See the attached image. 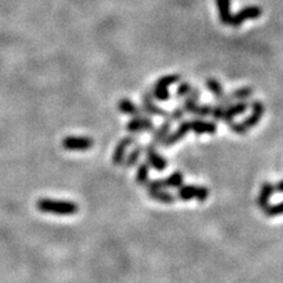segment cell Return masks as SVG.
<instances>
[{"label":"cell","mask_w":283,"mask_h":283,"mask_svg":"<svg viewBox=\"0 0 283 283\" xmlns=\"http://www.w3.org/2000/svg\"><path fill=\"white\" fill-rule=\"evenodd\" d=\"M216 6L218 9V15L220 20L224 25H229L230 20H232V2L230 0H216Z\"/></svg>","instance_id":"9a60e30c"},{"label":"cell","mask_w":283,"mask_h":283,"mask_svg":"<svg viewBox=\"0 0 283 283\" xmlns=\"http://www.w3.org/2000/svg\"><path fill=\"white\" fill-rule=\"evenodd\" d=\"M143 151H144L143 147H140V145H137V147L135 149H133V150L130 153H129L127 158L124 160V162H123L124 167L125 168H131V167H133V165H135L137 163V162H138L139 157H140L142 153H143Z\"/></svg>","instance_id":"603a6c76"},{"label":"cell","mask_w":283,"mask_h":283,"mask_svg":"<svg viewBox=\"0 0 283 283\" xmlns=\"http://www.w3.org/2000/svg\"><path fill=\"white\" fill-rule=\"evenodd\" d=\"M152 96L153 98L157 100H161V102H167L170 99V92L168 87H156L153 86L152 89Z\"/></svg>","instance_id":"4316f807"},{"label":"cell","mask_w":283,"mask_h":283,"mask_svg":"<svg viewBox=\"0 0 283 283\" xmlns=\"http://www.w3.org/2000/svg\"><path fill=\"white\" fill-rule=\"evenodd\" d=\"M177 195L182 201L196 200L198 202H205L209 197V190L204 187H197V185H182L179 188Z\"/></svg>","instance_id":"3957f363"},{"label":"cell","mask_w":283,"mask_h":283,"mask_svg":"<svg viewBox=\"0 0 283 283\" xmlns=\"http://www.w3.org/2000/svg\"><path fill=\"white\" fill-rule=\"evenodd\" d=\"M262 15V9L258 6H245L243 9L235 13L232 17L229 25L234 27H238L243 24L245 20H252V19H257Z\"/></svg>","instance_id":"5b68a950"},{"label":"cell","mask_w":283,"mask_h":283,"mask_svg":"<svg viewBox=\"0 0 283 283\" xmlns=\"http://www.w3.org/2000/svg\"><path fill=\"white\" fill-rule=\"evenodd\" d=\"M254 94V89L250 86H244V87H240L237 90L230 92V94L224 95L222 98L217 99L218 104L224 105V107H228L234 102H240V100H246Z\"/></svg>","instance_id":"8992f818"},{"label":"cell","mask_w":283,"mask_h":283,"mask_svg":"<svg viewBox=\"0 0 283 283\" xmlns=\"http://www.w3.org/2000/svg\"><path fill=\"white\" fill-rule=\"evenodd\" d=\"M211 111H213V105L210 104H201V105H196V108L193 109L192 112L190 115L198 117V118H204V117L211 116Z\"/></svg>","instance_id":"d4e9b609"},{"label":"cell","mask_w":283,"mask_h":283,"mask_svg":"<svg viewBox=\"0 0 283 283\" xmlns=\"http://www.w3.org/2000/svg\"><path fill=\"white\" fill-rule=\"evenodd\" d=\"M37 209L45 214H54V215L68 216L75 215L79 211L78 204L71 201H57L51 198H40L37 202Z\"/></svg>","instance_id":"6da1fadb"},{"label":"cell","mask_w":283,"mask_h":283,"mask_svg":"<svg viewBox=\"0 0 283 283\" xmlns=\"http://www.w3.org/2000/svg\"><path fill=\"white\" fill-rule=\"evenodd\" d=\"M171 122L170 120H165V122L161 125V127L157 129V130L153 132L152 139H151V145L156 147V145L163 144V142L167 139V137L169 136L170 130H171Z\"/></svg>","instance_id":"2e32d148"},{"label":"cell","mask_w":283,"mask_h":283,"mask_svg":"<svg viewBox=\"0 0 283 283\" xmlns=\"http://www.w3.org/2000/svg\"><path fill=\"white\" fill-rule=\"evenodd\" d=\"M145 153H147V161L151 167L157 170V171H164L165 168L168 167V162L163 156H161L153 145L149 144L147 149H145Z\"/></svg>","instance_id":"30bf717a"},{"label":"cell","mask_w":283,"mask_h":283,"mask_svg":"<svg viewBox=\"0 0 283 283\" xmlns=\"http://www.w3.org/2000/svg\"><path fill=\"white\" fill-rule=\"evenodd\" d=\"M136 142V138L132 136H128L124 137L123 139H120L118 142V144L116 145L115 151H113L112 155V164L115 165H120L123 164V162L125 160V153H127V149L132 145Z\"/></svg>","instance_id":"9c48e42d"},{"label":"cell","mask_w":283,"mask_h":283,"mask_svg":"<svg viewBox=\"0 0 283 283\" xmlns=\"http://www.w3.org/2000/svg\"><path fill=\"white\" fill-rule=\"evenodd\" d=\"M162 180H163L164 188H181L183 185V173L175 171L167 179Z\"/></svg>","instance_id":"ffe728a7"},{"label":"cell","mask_w":283,"mask_h":283,"mask_svg":"<svg viewBox=\"0 0 283 283\" xmlns=\"http://www.w3.org/2000/svg\"><path fill=\"white\" fill-rule=\"evenodd\" d=\"M264 111L266 108L263 103H262L261 100H254L252 103V115L246 117L244 120H242L240 123L232 122L228 124L230 130L234 133H237V135H244V133L248 132L250 129L256 127L262 117H263Z\"/></svg>","instance_id":"7a4b0ae2"},{"label":"cell","mask_w":283,"mask_h":283,"mask_svg":"<svg viewBox=\"0 0 283 283\" xmlns=\"http://www.w3.org/2000/svg\"><path fill=\"white\" fill-rule=\"evenodd\" d=\"M275 191H278V192H283V181L278 182V183L275 185Z\"/></svg>","instance_id":"4dcf8cb0"},{"label":"cell","mask_w":283,"mask_h":283,"mask_svg":"<svg viewBox=\"0 0 283 283\" xmlns=\"http://www.w3.org/2000/svg\"><path fill=\"white\" fill-rule=\"evenodd\" d=\"M201 98V90L197 87H192V90L190 91V94L185 97L183 104H182V108L185 111V113H191L193 109L196 108L198 100Z\"/></svg>","instance_id":"e0dca14e"},{"label":"cell","mask_w":283,"mask_h":283,"mask_svg":"<svg viewBox=\"0 0 283 283\" xmlns=\"http://www.w3.org/2000/svg\"><path fill=\"white\" fill-rule=\"evenodd\" d=\"M149 195H150V197L153 201L161 202V203H165V204L173 203V202L176 201L175 196L169 192L163 191V190H150V191H149Z\"/></svg>","instance_id":"d6986e66"},{"label":"cell","mask_w":283,"mask_h":283,"mask_svg":"<svg viewBox=\"0 0 283 283\" xmlns=\"http://www.w3.org/2000/svg\"><path fill=\"white\" fill-rule=\"evenodd\" d=\"M205 86H207L208 90L214 95V97H215L216 100L222 98V97L225 95L221 83L216 79H214V78L207 79V80H205Z\"/></svg>","instance_id":"44dd1931"},{"label":"cell","mask_w":283,"mask_h":283,"mask_svg":"<svg viewBox=\"0 0 283 283\" xmlns=\"http://www.w3.org/2000/svg\"><path fill=\"white\" fill-rule=\"evenodd\" d=\"M262 210H263V213L269 217L283 215V202H281V203H277V204H273V205L268 204L266 208H263Z\"/></svg>","instance_id":"484cf974"},{"label":"cell","mask_w":283,"mask_h":283,"mask_svg":"<svg viewBox=\"0 0 283 283\" xmlns=\"http://www.w3.org/2000/svg\"><path fill=\"white\" fill-rule=\"evenodd\" d=\"M191 130V125H190V120H184L180 124V127L176 129L175 131L169 133V136L167 137V139L163 142L164 147H172L176 143H179L181 139H183L187 133Z\"/></svg>","instance_id":"8fae6325"},{"label":"cell","mask_w":283,"mask_h":283,"mask_svg":"<svg viewBox=\"0 0 283 283\" xmlns=\"http://www.w3.org/2000/svg\"><path fill=\"white\" fill-rule=\"evenodd\" d=\"M180 80H181L180 75H167V76H163L162 78H160L158 80H157L153 86H156V87H169L173 84L179 83Z\"/></svg>","instance_id":"cb8c5ba5"},{"label":"cell","mask_w":283,"mask_h":283,"mask_svg":"<svg viewBox=\"0 0 283 283\" xmlns=\"http://www.w3.org/2000/svg\"><path fill=\"white\" fill-rule=\"evenodd\" d=\"M249 109V103L246 100H240L235 104H230L226 107L224 111V116L222 120H224L225 124H230L236 116H240L244 113Z\"/></svg>","instance_id":"7c38bea8"},{"label":"cell","mask_w":283,"mask_h":283,"mask_svg":"<svg viewBox=\"0 0 283 283\" xmlns=\"http://www.w3.org/2000/svg\"><path fill=\"white\" fill-rule=\"evenodd\" d=\"M226 107L222 104L216 103V105H213V111H211V117L215 120H222L224 116V111H225Z\"/></svg>","instance_id":"f546056e"},{"label":"cell","mask_w":283,"mask_h":283,"mask_svg":"<svg viewBox=\"0 0 283 283\" xmlns=\"http://www.w3.org/2000/svg\"><path fill=\"white\" fill-rule=\"evenodd\" d=\"M191 130L196 135H215L217 131V125L214 122H207L203 119H192L190 120Z\"/></svg>","instance_id":"4fadbf2b"},{"label":"cell","mask_w":283,"mask_h":283,"mask_svg":"<svg viewBox=\"0 0 283 283\" xmlns=\"http://www.w3.org/2000/svg\"><path fill=\"white\" fill-rule=\"evenodd\" d=\"M184 115H185V111L183 110V108L179 107V108L173 109V110L171 112H169L167 119L170 120V122H171V123H173V122H176V120L183 119Z\"/></svg>","instance_id":"f1b7e54d"},{"label":"cell","mask_w":283,"mask_h":283,"mask_svg":"<svg viewBox=\"0 0 283 283\" xmlns=\"http://www.w3.org/2000/svg\"><path fill=\"white\" fill-rule=\"evenodd\" d=\"M192 90V85L190 84L189 82H182L180 83L179 87L176 89V99H180V98H183V97H187L190 91Z\"/></svg>","instance_id":"83f0119b"},{"label":"cell","mask_w":283,"mask_h":283,"mask_svg":"<svg viewBox=\"0 0 283 283\" xmlns=\"http://www.w3.org/2000/svg\"><path fill=\"white\" fill-rule=\"evenodd\" d=\"M274 191H275V187L272 183H268V182H267V183L262 185L260 195H258V198H257V204L260 205L261 209L266 208L267 205L269 204V198L272 197Z\"/></svg>","instance_id":"ac0fdd59"},{"label":"cell","mask_w":283,"mask_h":283,"mask_svg":"<svg viewBox=\"0 0 283 283\" xmlns=\"http://www.w3.org/2000/svg\"><path fill=\"white\" fill-rule=\"evenodd\" d=\"M149 170H150V164L148 162H144V163L139 164L138 170H137L136 173V182L137 184H145L149 182Z\"/></svg>","instance_id":"7402d4cb"},{"label":"cell","mask_w":283,"mask_h":283,"mask_svg":"<svg viewBox=\"0 0 283 283\" xmlns=\"http://www.w3.org/2000/svg\"><path fill=\"white\" fill-rule=\"evenodd\" d=\"M62 147L68 151H86L94 147V140L89 137L68 136L63 139Z\"/></svg>","instance_id":"277c9868"},{"label":"cell","mask_w":283,"mask_h":283,"mask_svg":"<svg viewBox=\"0 0 283 283\" xmlns=\"http://www.w3.org/2000/svg\"><path fill=\"white\" fill-rule=\"evenodd\" d=\"M142 107H143V110L148 116H158L167 118L169 115V112L167 110L157 107L155 104V102H153L152 92L150 91L144 92V95L142 96Z\"/></svg>","instance_id":"52a82bcc"},{"label":"cell","mask_w":283,"mask_h":283,"mask_svg":"<svg viewBox=\"0 0 283 283\" xmlns=\"http://www.w3.org/2000/svg\"><path fill=\"white\" fill-rule=\"evenodd\" d=\"M155 129L153 122L147 116L133 117L127 124V130L129 132H142V131H152Z\"/></svg>","instance_id":"ba28073f"},{"label":"cell","mask_w":283,"mask_h":283,"mask_svg":"<svg viewBox=\"0 0 283 283\" xmlns=\"http://www.w3.org/2000/svg\"><path fill=\"white\" fill-rule=\"evenodd\" d=\"M117 107H118V110L120 112L125 113V115H128V116H131L132 118H133V117L148 116L147 113H145V111L143 110V109L138 108L135 103L131 102V100L128 99V98L120 99Z\"/></svg>","instance_id":"5bb4252c"}]
</instances>
